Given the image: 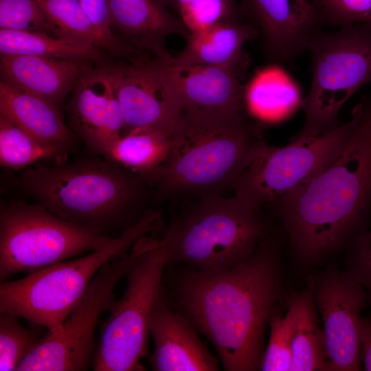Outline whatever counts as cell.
<instances>
[{"label":"cell","instance_id":"6da1fadb","mask_svg":"<svg viewBox=\"0 0 371 371\" xmlns=\"http://www.w3.org/2000/svg\"><path fill=\"white\" fill-rule=\"evenodd\" d=\"M282 293L277 245L267 236L246 259L198 271L167 265L161 296L206 337L224 370H260L264 337Z\"/></svg>","mask_w":371,"mask_h":371},{"label":"cell","instance_id":"7a4b0ae2","mask_svg":"<svg viewBox=\"0 0 371 371\" xmlns=\"http://www.w3.org/2000/svg\"><path fill=\"white\" fill-rule=\"evenodd\" d=\"M342 150L318 175L271 203L296 258L313 264L348 245L371 218V88L351 112Z\"/></svg>","mask_w":371,"mask_h":371},{"label":"cell","instance_id":"3957f363","mask_svg":"<svg viewBox=\"0 0 371 371\" xmlns=\"http://www.w3.org/2000/svg\"><path fill=\"white\" fill-rule=\"evenodd\" d=\"M261 135L248 113L182 111L166 161L143 179L160 199L221 194L249 166Z\"/></svg>","mask_w":371,"mask_h":371},{"label":"cell","instance_id":"277c9868","mask_svg":"<svg viewBox=\"0 0 371 371\" xmlns=\"http://www.w3.org/2000/svg\"><path fill=\"white\" fill-rule=\"evenodd\" d=\"M20 188L56 216L104 231L138 221L148 186L139 175L106 158L26 170Z\"/></svg>","mask_w":371,"mask_h":371},{"label":"cell","instance_id":"5b68a950","mask_svg":"<svg viewBox=\"0 0 371 371\" xmlns=\"http://www.w3.org/2000/svg\"><path fill=\"white\" fill-rule=\"evenodd\" d=\"M196 199L164 230L168 265L198 271L229 267L248 258L269 235L261 210L236 196L210 194Z\"/></svg>","mask_w":371,"mask_h":371},{"label":"cell","instance_id":"8992f818","mask_svg":"<svg viewBox=\"0 0 371 371\" xmlns=\"http://www.w3.org/2000/svg\"><path fill=\"white\" fill-rule=\"evenodd\" d=\"M164 227L161 212L148 209L103 249L78 259L46 266L17 280L2 281L0 312L17 315L47 330L57 328L104 263L130 251L141 237L162 232Z\"/></svg>","mask_w":371,"mask_h":371},{"label":"cell","instance_id":"52a82bcc","mask_svg":"<svg viewBox=\"0 0 371 371\" xmlns=\"http://www.w3.org/2000/svg\"><path fill=\"white\" fill-rule=\"evenodd\" d=\"M307 50L311 86L300 104L304 124L294 137L317 136L339 126L343 106L361 88L371 85V24L346 25L334 32L319 30Z\"/></svg>","mask_w":371,"mask_h":371},{"label":"cell","instance_id":"ba28073f","mask_svg":"<svg viewBox=\"0 0 371 371\" xmlns=\"http://www.w3.org/2000/svg\"><path fill=\"white\" fill-rule=\"evenodd\" d=\"M168 264L163 237L145 236L143 248L125 273L122 297L109 307L92 362L95 371L144 370L139 363L148 355L149 319L160 294Z\"/></svg>","mask_w":371,"mask_h":371},{"label":"cell","instance_id":"9c48e42d","mask_svg":"<svg viewBox=\"0 0 371 371\" xmlns=\"http://www.w3.org/2000/svg\"><path fill=\"white\" fill-rule=\"evenodd\" d=\"M115 238L66 221L39 203H1L0 280L103 249Z\"/></svg>","mask_w":371,"mask_h":371},{"label":"cell","instance_id":"30bf717a","mask_svg":"<svg viewBox=\"0 0 371 371\" xmlns=\"http://www.w3.org/2000/svg\"><path fill=\"white\" fill-rule=\"evenodd\" d=\"M138 239L130 251L109 260L95 275L76 306L19 364V371H81L92 366L95 331L100 315L115 300L114 290L133 265L144 243Z\"/></svg>","mask_w":371,"mask_h":371},{"label":"cell","instance_id":"8fae6325","mask_svg":"<svg viewBox=\"0 0 371 371\" xmlns=\"http://www.w3.org/2000/svg\"><path fill=\"white\" fill-rule=\"evenodd\" d=\"M355 124L350 120L317 136L293 137L285 146L262 140L234 184V196L256 210L308 181L328 166L344 146Z\"/></svg>","mask_w":371,"mask_h":371},{"label":"cell","instance_id":"7c38bea8","mask_svg":"<svg viewBox=\"0 0 371 371\" xmlns=\"http://www.w3.org/2000/svg\"><path fill=\"white\" fill-rule=\"evenodd\" d=\"M315 301L322 316L326 371L361 370V313L367 293L348 269L326 270L315 282Z\"/></svg>","mask_w":371,"mask_h":371},{"label":"cell","instance_id":"4fadbf2b","mask_svg":"<svg viewBox=\"0 0 371 371\" xmlns=\"http://www.w3.org/2000/svg\"><path fill=\"white\" fill-rule=\"evenodd\" d=\"M148 55L138 53L128 60L101 64L122 111L123 135L142 128L172 133L182 111Z\"/></svg>","mask_w":371,"mask_h":371},{"label":"cell","instance_id":"5bb4252c","mask_svg":"<svg viewBox=\"0 0 371 371\" xmlns=\"http://www.w3.org/2000/svg\"><path fill=\"white\" fill-rule=\"evenodd\" d=\"M153 60L182 111L248 113L243 74L225 67L177 63L170 54Z\"/></svg>","mask_w":371,"mask_h":371},{"label":"cell","instance_id":"9a60e30c","mask_svg":"<svg viewBox=\"0 0 371 371\" xmlns=\"http://www.w3.org/2000/svg\"><path fill=\"white\" fill-rule=\"evenodd\" d=\"M239 9L256 27L264 54L275 65L293 62L321 27L309 0H243Z\"/></svg>","mask_w":371,"mask_h":371},{"label":"cell","instance_id":"2e32d148","mask_svg":"<svg viewBox=\"0 0 371 371\" xmlns=\"http://www.w3.org/2000/svg\"><path fill=\"white\" fill-rule=\"evenodd\" d=\"M93 63L77 78L67 110L73 131L91 150L106 157L122 136L124 121L106 71Z\"/></svg>","mask_w":371,"mask_h":371},{"label":"cell","instance_id":"e0dca14e","mask_svg":"<svg viewBox=\"0 0 371 371\" xmlns=\"http://www.w3.org/2000/svg\"><path fill=\"white\" fill-rule=\"evenodd\" d=\"M155 348L149 358L154 371H216L219 359L207 348L194 325L159 294L149 319Z\"/></svg>","mask_w":371,"mask_h":371},{"label":"cell","instance_id":"ac0fdd59","mask_svg":"<svg viewBox=\"0 0 371 371\" xmlns=\"http://www.w3.org/2000/svg\"><path fill=\"white\" fill-rule=\"evenodd\" d=\"M114 36L139 53L165 57L167 38L190 34L183 21L159 0H108Z\"/></svg>","mask_w":371,"mask_h":371},{"label":"cell","instance_id":"d6986e66","mask_svg":"<svg viewBox=\"0 0 371 371\" xmlns=\"http://www.w3.org/2000/svg\"><path fill=\"white\" fill-rule=\"evenodd\" d=\"M90 63L85 60L0 54L1 81L40 97L61 110L77 78Z\"/></svg>","mask_w":371,"mask_h":371},{"label":"cell","instance_id":"ffe728a7","mask_svg":"<svg viewBox=\"0 0 371 371\" xmlns=\"http://www.w3.org/2000/svg\"><path fill=\"white\" fill-rule=\"evenodd\" d=\"M258 36L249 22L220 23L190 32L183 49L172 58L179 63L225 67L244 74L249 58L243 46Z\"/></svg>","mask_w":371,"mask_h":371},{"label":"cell","instance_id":"44dd1931","mask_svg":"<svg viewBox=\"0 0 371 371\" xmlns=\"http://www.w3.org/2000/svg\"><path fill=\"white\" fill-rule=\"evenodd\" d=\"M0 115L46 146L64 152L73 142L61 110L36 95L17 90L1 81Z\"/></svg>","mask_w":371,"mask_h":371},{"label":"cell","instance_id":"7402d4cb","mask_svg":"<svg viewBox=\"0 0 371 371\" xmlns=\"http://www.w3.org/2000/svg\"><path fill=\"white\" fill-rule=\"evenodd\" d=\"M315 282L311 278L304 289L293 293L290 297L295 307L290 371H326L327 369L324 335L315 308Z\"/></svg>","mask_w":371,"mask_h":371},{"label":"cell","instance_id":"603a6c76","mask_svg":"<svg viewBox=\"0 0 371 371\" xmlns=\"http://www.w3.org/2000/svg\"><path fill=\"white\" fill-rule=\"evenodd\" d=\"M0 54L103 63L101 49L91 43L42 32L5 29H0Z\"/></svg>","mask_w":371,"mask_h":371},{"label":"cell","instance_id":"cb8c5ba5","mask_svg":"<svg viewBox=\"0 0 371 371\" xmlns=\"http://www.w3.org/2000/svg\"><path fill=\"white\" fill-rule=\"evenodd\" d=\"M58 38L85 41L118 58L138 54L120 39L110 38L91 22L79 0H39Z\"/></svg>","mask_w":371,"mask_h":371},{"label":"cell","instance_id":"d4e9b609","mask_svg":"<svg viewBox=\"0 0 371 371\" xmlns=\"http://www.w3.org/2000/svg\"><path fill=\"white\" fill-rule=\"evenodd\" d=\"M248 113L262 121H273L291 113L302 100L295 86L280 71L269 69L258 74L245 87Z\"/></svg>","mask_w":371,"mask_h":371},{"label":"cell","instance_id":"484cf974","mask_svg":"<svg viewBox=\"0 0 371 371\" xmlns=\"http://www.w3.org/2000/svg\"><path fill=\"white\" fill-rule=\"evenodd\" d=\"M171 134L157 128L132 131L123 135L105 157L144 178L166 161Z\"/></svg>","mask_w":371,"mask_h":371},{"label":"cell","instance_id":"4316f807","mask_svg":"<svg viewBox=\"0 0 371 371\" xmlns=\"http://www.w3.org/2000/svg\"><path fill=\"white\" fill-rule=\"evenodd\" d=\"M65 152L41 144L12 122L0 115V165L13 170L34 162L63 159Z\"/></svg>","mask_w":371,"mask_h":371},{"label":"cell","instance_id":"83f0119b","mask_svg":"<svg viewBox=\"0 0 371 371\" xmlns=\"http://www.w3.org/2000/svg\"><path fill=\"white\" fill-rule=\"evenodd\" d=\"M19 316L0 312V370H16L21 361L37 347L43 336L19 322Z\"/></svg>","mask_w":371,"mask_h":371},{"label":"cell","instance_id":"f1b7e54d","mask_svg":"<svg viewBox=\"0 0 371 371\" xmlns=\"http://www.w3.org/2000/svg\"><path fill=\"white\" fill-rule=\"evenodd\" d=\"M284 317L278 313L271 318L270 337L261 361L262 371H290L293 362L292 327L295 307L289 298Z\"/></svg>","mask_w":371,"mask_h":371},{"label":"cell","instance_id":"f546056e","mask_svg":"<svg viewBox=\"0 0 371 371\" xmlns=\"http://www.w3.org/2000/svg\"><path fill=\"white\" fill-rule=\"evenodd\" d=\"M0 29L42 32L57 37L39 0H0Z\"/></svg>","mask_w":371,"mask_h":371},{"label":"cell","instance_id":"4dcf8cb0","mask_svg":"<svg viewBox=\"0 0 371 371\" xmlns=\"http://www.w3.org/2000/svg\"><path fill=\"white\" fill-rule=\"evenodd\" d=\"M320 25L371 24V0H312Z\"/></svg>","mask_w":371,"mask_h":371},{"label":"cell","instance_id":"1f68e13d","mask_svg":"<svg viewBox=\"0 0 371 371\" xmlns=\"http://www.w3.org/2000/svg\"><path fill=\"white\" fill-rule=\"evenodd\" d=\"M349 246L350 252L347 269L363 286L371 302V225Z\"/></svg>","mask_w":371,"mask_h":371},{"label":"cell","instance_id":"d6a6232c","mask_svg":"<svg viewBox=\"0 0 371 371\" xmlns=\"http://www.w3.org/2000/svg\"><path fill=\"white\" fill-rule=\"evenodd\" d=\"M79 1L91 22L100 32L110 38H117L111 28L108 0Z\"/></svg>","mask_w":371,"mask_h":371},{"label":"cell","instance_id":"836d02e7","mask_svg":"<svg viewBox=\"0 0 371 371\" xmlns=\"http://www.w3.org/2000/svg\"><path fill=\"white\" fill-rule=\"evenodd\" d=\"M359 337L361 361L365 370L371 371V313L361 319Z\"/></svg>","mask_w":371,"mask_h":371},{"label":"cell","instance_id":"e575fe53","mask_svg":"<svg viewBox=\"0 0 371 371\" xmlns=\"http://www.w3.org/2000/svg\"><path fill=\"white\" fill-rule=\"evenodd\" d=\"M168 9V8L174 10L176 13L185 5L201 0H159ZM236 1V0H229Z\"/></svg>","mask_w":371,"mask_h":371}]
</instances>
